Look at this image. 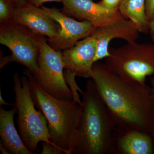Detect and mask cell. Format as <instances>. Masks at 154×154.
Returning a JSON list of instances; mask_svg holds the SVG:
<instances>
[{"instance_id":"6da1fadb","label":"cell","mask_w":154,"mask_h":154,"mask_svg":"<svg viewBox=\"0 0 154 154\" xmlns=\"http://www.w3.org/2000/svg\"><path fill=\"white\" fill-rule=\"evenodd\" d=\"M92 71L91 79L117 130L151 135L154 96L151 87L124 81L105 63H95Z\"/></svg>"},{"instance_id":"7a4b0ae2","label":"cell","mask_w":154,"mask_h":154,"mask_svg":"<svg viewBox=\"0 0 154 154\" xmlns=\"http://www.w3.org/2000/svg\"><path fill=\"white\" fill-rule=\"evenodd\" d=\"M81 95L70 154H115L118 130L93 80Z\"/></svg>"},{"instance_id":"3957f363","label":"cell","mask_w":154,"mask_h":154,"mask_svg":"<svg viewBox=\"0 0 154 154\" xmlns=\"http://www.w3.org/2000/svg\"><path fill=\"white\" fill-rule=\"evenodd\" d=\"M23 73L30 83L34 105L47 119L51 142L63 153L70 154L80 104L73 99L53 97L45 91L29 70L26 69Z\"/></svg>"},{"instance_id":"277c9868","label":"cell","mask_w":154,"mask_h":154,"mask_svg":"<svg viewBox=\"0 0 154 154\" xmlns=\"http://www.w3.org/2000/svg\"><path fill=\"white\" fill-rule=\"evenodd\" d=\"M15 105L17 109V124L20 136L29 150L36 153L40 142H51L46 117L40 110H36L33 103L30 83L25 75H13Z\"/></svg>"},{"instance_id":"5b68a950","label":"cell","mask_w":154,"mask_h":154,"mask_svg":"<svg viewBox=\"0 0 154 154\" xmlns=\"http://www.w3.org/2000/svg\"><path fill=\"white\" fill-rule=\"evenodd\" d=\"M109 51L105 64L124 81L145 85L147 77L154 75V44L134 42Z\"/></svg>"},{"instance_id":"8992f818","label":"cell","mask_w":154,"mask_h":154,"mask_svg":"<svg viewBox=\"0 0 154 154\" xmlns=\"http://www.w3.org/2000/svg\"><path fill=\"white\" fill-rule=\"evenodd\" d=\"M0 43L12 53L11 55L1 59L0 69L15 62L26 67L33 76H36L38 72L39 50L33 32L13 19H10L0 23Z\"/></svg>"},{"instance_id":"52a82bcc","label":"cell","mask_w":154,"mask_h":154,"mask_svg":"<svg viewBox=\"0 0 154 154\" xmlns=\"http://www.w3.org/2000/svg\"><path fill=\"white\" fill-rule=\"evenodd\" d=\"M39 48L38 72L34 78L48 94L58 99L73 100L72 93L64 76L62 52L53 49L44 36L33 33Z\"/></svg>"},{"instance_id":"ba28073f","label":"cell","mask_w":154,"mask_h":154,"mask_svg":"<svg viewBox=\"0 0 154 154\" xmlns=\"http://www.w3.org/2000/svg\"><path fill=\"white\" fill-rule=\"evenodd\" d=\"M41 8L60 27L57 36L47 39L50 46L56 50L61 51L73 47L78 41L91 36L96 28L87 21L75 20L55 7L42 5Z\"/></svg>"},{"instance_id":"9c48e42d","label":"cell","mask_w":154,"mask_h":154,"mask_svg":"<svg viewBox=\"0 0 154 154\" xmlns=\"http://www.w3.org/2000/svg\"><path fill=\"white\" fill-rule=\"evenodd\" d=\"M61 11L66 16L80 21L90 22L96 28L126 19L119 9L109 10L93 0H63Z\"/></svg>"},{"instance_id":"30bf717a","label":"cell","mask_w":154,"mask_h":154,"mask_svg":"<svg viewBox=\"0 0 154 154\" xmlns=\"http://www.w3.org/2000/svg\"><path fill=\"white\" fill-rule=\"evenodd\" d=\"M97 51V41L93 36L81 39L62 52L64 68L75 76L91 78Z\"/></svg>"},{"instance_id":"8fae6325","label":"cell","mask_w":154,"mask_h":154,"mask_svg":"<svg viewBox=\"0 0 154 154\" xmlns=\"http://www.w3.org/2000/svg\"><path fill=\"white\" fill-rule=\"evenodd\" d=\"M139 32L134 23L129 19H120L109 25L96 28L91 34L97 41L95 63L110 56L109 45L114 39L120 38L128 43L136 42Z\"/></svg>"},{"instance_id":"7c38bea8","label":"cell","mask_w":154,"mask_h":154,"mask_svg":"<svg viewBox=\"0 0 154 154\" xmlns=\"http://www.w3.org/2000/svg\"><path fill=\"white\" fill-rule=\"evenodd\" d=\"M13 19L33 33L48 38L56 37L60 27L42 8L26 4L16 8Z\"/></svg>"},{"instance_id":"4fadbf2b","label":"cell","mask_w":154,"mask_h":154,"mask_svg":"<svg viewBox=\"0 0 154 154\" xmlns=\"http://www.w3.org/2000/svg\"><path fill=\"white\" fill-rule=\"evenodd\" d=\"M115 154H154L152 137L137 130H118Z\"/></svg>"},{"instance_id":"5bb4252c","label":"cell","mask_w":154,"mask_h":154,"mask_svg":"<svg viewBox=\"0 0 154 154\" xmlns=\"http://www.w3.org/2000/svg\"><path fill=\"white\" fill-rule=\"evenodd\" d=\"M17 113L15 107L10 110L0 108V136L2 143L9 154H33L28 149L15 128L14 116Z\"/></svg>"},{"instance_id":"9a60e30c","label":"cell","mask_w":154,"mask_h":154,"mask_svg":"<svg viewBox=\"0 0 154 154\" xmlns=\"http://www.w3.org/2000/svg\"><path fill=\"white\" fill-rule=\"evenodd\" d=\"M118 9L125 18L134 23L140 33L149 31L146 0H122Z\"/></svg>"},{"instance_id":"2e32d148","label":"cell","mask_w":154,"mask_h":154,"mask_svg":"<svg viewBox=\"0 0 154 154\" xmlns=\"http://www.w3.org/2000/svg\"><path fill=\"white\" fill-rule=\"evenodd\" d=\"M64 76L66 84L71 90L73 97V100L78 102L79 104H81L82 101L80 99V96L78 92L79 91L82 94H83L84 91L80 89L77 85L75 80V75L68 70H65L64 71Z\"/></svg>"},{"instance_id":"e0dca14e","label":"cell","mask_w":154,"mask_h":154,"mask_svg":"<svg viewBox=\"0 0 154 154\" xmlns=\"http://www.w3.org/2000/svg\"><path fill=\"white\" fill-rule=\"evenodd\" d=\"M15 9L9 0H0V23L13 19Z\"/></svg>"},{"instance_id":"ac0fdd59","label":"cell","mask_w":154,"mask_h":154,"mask_svg":"<svg viewBox=\"0 0 154 154\" xmlns=\"http://www.w3.org/2000/svg\"><path fill=\"white\" fill-rule=\"evenodd\" d=\"M42 154H62V152L55 145L51 143L43 142L42 144Z\"/></svg>"},{"instance_id":"d6986e66","label":"cell","mask_w":154,"mask_h":154,"mask_svg":"<svg viewBox=\"0 0 154 154\" xmlns=\"http://www.w3.org/2000/svg\"><path fill=\"white\" fill-rule=\"evenodd\" d=\"M146 15L149 23L154 20V0H146Z\"/></svg>"},{"instance_id":"ffe728a7","label":"cell","mask_w":154,"mask_h":154,"mask_svg":"<svg viewBox=\"0 0 154 154\" xmlns=\"http://www.w3.org/2000/svg\"><path fill=\"white\" fill-rule=\"evenodd\" d=\"M122 0H102L99 3L105 8L109 10L118 9Z\"/></svg>"},{"instance_id":"44dd1931","label":"cell","mask_w":154,"mask_h":154,"mask_svg":"<svg viewBox=\"0 0 154 154\" xmlns=\"http://www.w3.org/2000/svg\"><path fill=\"white\" fill-rule=\"evenodd\" d=\"M25 1L27 4L31 5L36 7H40L45 3L48 2H62L63 0H25Z\"/></svg>"},{"instance_id":"7402d4cb","label":"cell","mask_w":154,"mask_h":154,"mask_svg":"<svg viewBox=\"0 0 154 154\" xmlns=\"http://www.w3.org/2000/svg\"><path fill=\"white\" fill-rule=\"evenodd\" d=\"M15 8L26 4L25 0H9Z\"/></svg>"},{"instance_id":"603a6c76","label":"cell","mask_w":154,"mask_h":154,"mask_svg":"<svg viewBox=\"0 0 154 154\" xmlns=\"http://www.w3.org/2000/svg\"><path fill=\"white\" fill-rule=\"evenodd\" d=\"M149 31L152 40L154 41V20L149 23Z\"/></svg>"},{"instance_id":"cb8c5ba5","label":"cell","mask_w":154,"mask_h":154,"mask_svg":"<svg viewBox=\"0 0 154 154\" xmlns=\"http://www.w3.org/2000/svg\"><path fill=\"white\" fill-rule=\"evenodd\" d=\"M0 105L2 106V105H8V106H14L15 105V103L13 104H10L6 102L3 99V97H2V94H1V91H0Z\"/></svg>"},{"instance_id":"d4e9b609","label":"cell","mask_w":154,"mask_h":154,"mask_svg":"<svg viewBox=\"0 0 154 154\" xmlns=\"http://www.w3.org/2000/svg\"><path fill=\"white\" fill-rule=\"evenodd\" d=\"M151 128V135L154 140V110L152 116Z\"/></svg>"},{"instance_id":"484cf974","label":"cell","mask_w":154,"mask_h":154,"mask_svg":"<svg viewBox=\"0 0 154 154\" xmlns=\"http://www.w3.org/2000/svg\"><path fill=\"white\" fill-rule=\"evenodd\" d=\"M0 150H1V153L3 154H9L8 152L7 151V150L5 148L4 146H3L2 142L0 143Z\"/></svg>"},{"instance_id":"4316f807","label":"cell","mask_w":154,"mask_h":154,"mask_svg":"<svg viewBox=\"0 0 154 154\" xmlns=\"http://www.w3.org/2000/svg\"><path fill=\"white\" fill-rule=\"evenodd\" d=\"M151 88L154 96V78H152L151 79Z\"/></svg>"}]
</instances>
